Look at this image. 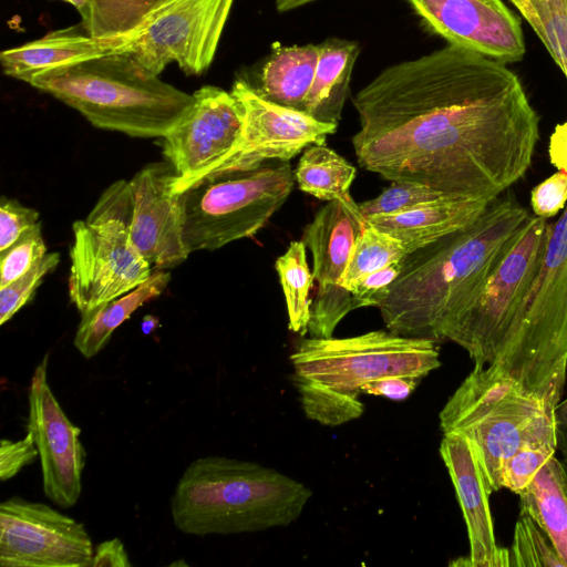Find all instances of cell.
Returning a JSON list of instances; mask_svg holds the SVG:
<instances>
[{"mask_svg":"<svg viewBox=\"0 0 567 567\" xmlns=\"http://www.w3.org/2000/svg\"><path fill=\"white\" fill-rule=\"evenodd\" d=\"M441 457L455 488L465 520L470 555L460 563L470 567H509V549L498 546L489 508L493 493L470 440L445 433Z\"/></svg>","mask_w":567,"mask_h":567,"instance_id":"18","label":"cell"},{"mask_svg":"<svg viewBox=\"0 0 567 567\" xmlns=\"http://www.w3.org/2000/svg\"><path fill=\"white\" fill-rule=\"evenodd\" d=\"M47 255V246L38 223L28 229L13 245L0 251V288L11 284Z\"/></svg>","mask_w":567,"mask_h":567,"instance_id":"34","label":"cell"},{"mask_svg":"<svg viewBox=\"0 0 567 567\" xmlns=\"http://www.w3.org/2000/svg\"><path fill=\"white\" fill-rule=\"evenodd\" d=\"M29 84L97 128L142 138L164 137L194 100L125 52L55 66L34 74Z\"/></svg>","mask_w":567,"mask_h":567,"instance_id":"4","label":"cell"},{"mask_svg":"<svg viewBox=\"0 0 567 567\" xmlns=\"http://www.w3.org/2000/svg\"><path fill=\"white\" fill-rule=\"evenodd\" d=\"M295 375L358 398L388 377L416 381L441 365L436 342L378 330L347 338H308L291 355Z\"/></svg>","mask_w":567,"mask_h":567,"instance_id":"9","label":"cell"},{"mask_svg":"<svg viewBox=\"0 0 567 567\" xmlns=\"http://www.w3.org/2000/svg\"><path fill=\"white\" fill-rule=\"evenodd\" d=\"M159 324V320L157 317L147 315L143 318L141 322V329L144 334L152 333Z\"/></svg>","mask_w":567,"mask_h":567,"instance_id":"45","label":"cell"},{"mask_svg":"<svg viewBox=\"0 0 567 567\" xmlns=\"http://www.w3.org/2000/svg\"><path fill=\"white\" fill-rule=\"evenodd\" d=\"M440 425L444 434L470 440L493 493L501 489L503 466L515 453L557 449L556 408L491 364L474 365L440 412Z\"/></svg>","mask_w":567,"mask_h":567,"instance_id":"5","label":"cell"},{"mask_svg":"<svg viewBox=\"0 0 567 567\" xmlns=\"http://www.w3.org/2000/svg\"><path fill=\"white\" fill-rule=\"evenodd\" d=\"M548 154L553 166L567 173V120L555 126L549 137Z\"/></svg>","mask_w":567,"mask_h":567,"instance_id":"42","label":"cell"},{"mask_svg":"<svg viewBox=\"0 0 567 567\" xmlns=\"http://www.w3.org/2000/svg\"><path fill=\"white\" fill-rule=\"evenodd\" d=\"M295 182L288 162L205 175L178 194L186 250H215L252 237L285 204Z\"/></svg>","mask_w":567,"mask_h":567,"instance_id":"7","label":"cell"},{"mask_svg":"<svg viewBox=\"0 0 567 567\" xmlns=\"http://www.w3.org/2000/svg\"><path fill=\"white\" fill-rule=\"evenodd\" d=\"M419 381L403 377H388L365 384L361 393L380 395L390 400L406 399L415 389Z\"/></svg>","mask_w":567,"mask_h":567,"instance_id":"40","label":"cell"},{"mask_svg":"<svg viewBox=\"0 0 567 567\" xmlns=\"http://www.w3.org/2000/svg\"><path fill=\"white\" fill-rule=\"evenodd\" d=\"M355 173V167L336 151L315 144L303 151L293 174L301 192L327 202L338 200L365 219L350 194Z\"/></svg>","mask_w":567,"mask_h":567,"instance_id":"26","label":"cell"},{"mask_svg":"<svg viewBox=\"0 0 567 567\" xmlns=\"http://www.w3.org/2000/svg\"><path fill=\"white\" fill-rule=\"evenodd\" d=\"M295 382L306 416L322 425L344 424L360 417L364 411V405L358 398L341 394L296 375Z\"/></svg>","mask_w":567,"mask_h":567,"instance_id":"31","label":"cell"},{"mask_svg":"<svg viewBox=\"0 0 567 567\" xmlns=\"http://www.w3.org/2000/svg\"><path fill=\"white\" fill-rule=\"evenodd\" d=\"M556 452L557 449L549 446H530L518 451L504 464L499 488L518 495Z\"/></svg>","mask_w":567,"mask_h":567,"instance_id":"36","label":"cell"},{"mask_svg":"<svg viewBox=\"0 0 567 567\" xmlns=\"http://www.w3.org/2000/svg\"><path fill=\"white\" fill-rule=\"evenodd\" d=\"M72 4L81 14L83 19L86 16L89 1L87 0H59Z\"/></svg>","mask_w":567,"mask_h":567,"instance_id":"46","label":"cell"},{"mask_svg":"<svg viewBox=\"0 0 567 567\" xmlns=\"http://www.w3.org/2000/svg\"><path fill=\"white\" fill-rule=\"evenodd\" d=\"M39 455L32 435L28 434L19 440H1L0 446V478L7 481L17 475L25 465L33 462Z\"/></svg>","mask_w":567,"mask_h":567,"instance_id":"39","label":"cell"},{"mask_svg":"<svg viewBox=\"0 0 567 567\" xmlns=\"http://www.w3.org/2000/svg\"><path fill=\"white\" fill-rule=\"evenodd\" d=\"M59 261V252H47L28 272L0 288V324L9 321L32 299L45 276L55 269Z\"/></svg>","mask_w":567,"mask_h":567,"instance_id":"35","label":"cell"},{"mask_svg":"<svg viewBox=\"0 0 567 567\" xmlns=\"http://www.w3.org/2000/svg\"><path fill=\"white\" fill-rule=\"evenodd\" d=\"M130 182H113L83 220L73 224L69 297L81 315L146 281L153 270L131 240Z\"/></svg>","mask_w":567,"mask_h":567,"instance_id":"8","label":"cell"},{"mask_svg":"<svg viewBox=\"0 0 567 567\" xmlns=\"http://www.w3.org/2000/svg\"><path fill=\"white\" fill-rule=\"evenodd\" d=\"M444 196L449 195L423 184L392 182V184L377 197L360 203L359 208L362 216L367 219L377 215L405 212L420 204Z\"/></svg>","mask_w":567,"mask_h":567,"instance_id":"33","label":"cell"},{"mask_svg":"<svg viewBox=\"0 0 567 567\" xmlns=\"http://www.w3.org/2000/svg\"><path fill=\"white\" fill-rule=\"evenodd\" d=\"M176 173L167 162L144 165L130 181L133 198L131 240L152 270H168L188 258L183 241L179 195L173 193Z\"/></svg>","mask_w":567,"mask_h":567,"instance_id":"17","label":"cell"},{"mask_svg":"<svg viewBox=\"0 0 567 567\" xmlns=\"http://www.w3.org/2000/svg\"><path fill=\"white\" fill-rule=\"evenodd\" d=\"M39 223V213L12 198L0 200V251L13 245L28 229Z\"/></svg>","mask_w":567,"mask_h":567,"instance_id":"37","label":"cell"},{"mask_svg":"<svg viewBox=\"0 0 567 567\" xmlns=\"http://www.w3.org/2000/svg\"><path fill=\"white\" fill-rule=\"evenodd\" d=\"M406 255L395 238L367 221L355 243L340 287L351 290L368 275L404 259Z\"/></svg>","mask_w":567,"mask_h":567,"instance_id":"30","label":"cell"},{"mask_svg":"<svg viewBox=\"0 0 567 567\" xmlns=\"http://www.w3.org/2000/svg\"><path fill=\"white\" fill-rule=\"evenodd\" d=\"M491 200L444 196L405 212L377 215L367 221L395 238L406 254L473 224Z\"/></svg>","mask_w":567,"mask_h":567,"instance_id":"19","label":"cell"},{"mask_svg":"<svg viewBox=\"0 0 567 567\" xmlns=\"http://www.w3.org/2000/svg\"><path fill=\"white\" fill-rule=\"evenodd\" d=\"M319 56L313 43L282 45L276 43L255 75L243 80L259 96L305 112Z\"/></svg>","mask_w":567,"mask_h":567,"instance_id":"22","label":"cell"},{"mask_svg":"<svg viewBox=\"0 0 567 567\" xmlns=\"http://www.w3.org/2000/svg\"><path fill=\"white\" fill-rule=\"evenodd\" d=\"M318 45V63L305 112L320 122L338 125L360 47L355 41L334 37Z\"/></svg>","mask_w":567,"mask_h":567,"instance_id":"23","label":"cell"},{"mask_svg":"<svg viewBox=\"0 0 567 567\" xmlns=\"http://www.w3.org/2000/svg\"><path fill=\"white\" fill-rule=\"evenodd\" d=\"M491 365L549 405L561 401L567 377V205L550 225L539 266Z\"/></svg>","mask_w":567,"mask_h":567,"instance_id":"6","label":"cell"},{"mask_svg":"<svg viewBox=\"0 0 567 567\" xmlns=\"http://www.w3.org/2000/svg\"><path fill=\"white\" fill-rule=\"evenodd\" d=\"M311 495L275 468L210 455L186 467L171 498V515L187 535L261 532L297 520Z\"/></svg>","mask_w":567,"mask_h":567,"instance_id":"3","label":"cell"},{"mask_svg":"<svg viewBox=\"0 0 567 567\" xmlns=\"http://www.w3.org/2000/svg\"><path fill=\"white\" fill-rule=\"evenodd\" d=\"M529 216L504 192L470 226L408 254L389 296L378 307L388 330L442 341Z\"/></svg>","mask_w":567,"mask_h":567,"instance_id":"2","label":"cell"},{"mask_svg":"<svg viewBox=\"0 0 567 567\" xmlns=\"http://www.w3.org/2000/svg\"><path fill=\"white\" fill-rule=\"evenodd\" d=\"M319 0H275V7L279 13L290 12L309 6Z\"/></svg>","mask_w":567,"mask_h":567,"instance_id":"44","label":"cell"},{"mask_svg":"<svg viewBox=\"0 0 567 567\" xmlns=\"http://www.w3.org/2000/svg\"><path fill=\"white\" fill-rule=\"evenodd\" d=\"M367 220L358 218L342 203L328 202L307 224L301 241L312 255L316 293L340 287L355 243Z\"/></svg>","mask_w":567,"mask_h":567,"instance_id":"21","label":"cell"},{"mask_svg":"<svg viewBox=\"0 0 567 567\" xmlns=\"http://www.w3.org/2000/svg\"><path fill=\"white\" fill-rule=\"evenodd\" d=\"M509 549V567H566L549 536L526 514L519 515Z\"/></svg>","mask_w":567,"mask_h":567,"instance_id":"32","label":"cell"},{"mask_svg":"<svg viewBox=\"0 0 567 567\" xmlns=\"http://www.w3.org/2000/svg\"><path fill=\"white\" fill-rule=\"evenodd\" d=\"M85 526L53 507L12 496L0 504L1 567H89Z\"/></svg>","mask_w":567,"mask_h":567,"instance_id":"13","label":"cell"},{"mask_svg":"<svg viewBox=\"0 0 567 567\" xmlns=\"http://www.w3.org/2000/svg\"><path fill=\"white\" fill-rule=\"evenodd\" d=\"M567 80V0H508Z\"/></svg>","mask_w":567,"mask_h":567,"instance_id":"28","label":"cell"},{"mask_svg":"<svg viewBox=\"0 0 567 567\" xmlns=\"http://www.w3.org/2000/svg\"><path fill=\"white\" fill-rule=\"evenodd\" d=\"M556 436L557 452L567 464V399L560 401L556 408Z\"/></svg>","mask_w":567,"mask_h":567,"instance_id":"43","label":"cell"},{"mask_svg":"<svg viewBox=\"0 0 567 567\" xmlns=\"http://www.w3.org/2000/svg\"><path fill=\"white\" fill-rule=\"evenodd\" d=\"M49 355L32 374L27 430L39 452L45 496L61 508L74 506L82 492L86 452L81 429L72 423L48 382Z\"/></svg>","mask_w":567,"mask_h":567,"instance_id":"15","label":"cell"},{"mask_svg":"<svg viewBox=\"0 0 567 567\" xmlns=\"http://www.w3.org/2000/svg\"><path fill=\"white\" fill-rule=\"evenodd\" d=\"M518 496L520 513L549 536L567 567V464L554 454Z\"/></svg>","mask_w":567,"mask_h":567,"instance_id":"24","label":"cell"},{"mask_svg":"<svg viewBox=\"0 0 567 567\" xmlns=\"http://www.w3.org/2000/svg\"><path fill=\"white\" fill-rule=\"evenodd\" d=\"M169 280L168 271L153 270L151 277L135 289L83 313L73 340L76 350L86 359L97 354L115 329L140 307L159 297Z\"/></svg>","mask_w":567,"mask_h":567,"instance_id":"25","label":"cell"},{"mask_svg":"<svg viewBox=\"0 0 567 567\" xmlns=\"http://www.w3.org/2000/svg\"><path fill=\"white\" fill-rule=\"evenodd\" d=\"M193 99L184 116L162 137L163 155L176 173L174 194L212 173L235 150L243 132V107L231 92L204 85Z\"/></svg>","mask_w":567,"mask_h":567,"instance_id":"12","label":"cell"},{"mask_svg":"<svg viewBox=\"0 0 567 567\" xmlns=\"http://www.w3.org/2000/svg\"><path fill=\"white\" fill-rule=\"evenodd\" d=\"M230 92L243 107V132L238 145L213 172H247L271 161L289 162L311 145L326 144L337 131V124L259 96L240 79Z\"/></svg>","mask_w":567,"mask_h":567,"instance_id":"14","label":"cell"},{"mask_svg":"<svg viewBox=\"0 0 567 567\" xmlns=\"http://www.w3.org/2000/svg\"><path fill=\"white\" fill-rule=\"evenodd\" d=\"M550 225L549 219L530 215L482 287L445 330L443 340L463 348L474 365L492 364L499 357L542 260Z\"/></svg>","mask_w":567,"mask_h":567,"instance_id":"10","label":"cell"},{"mask_svg":"<svg viewBox=\"0 0 567 567\" xmlns=\"http://www.w3.org/2000/svg\"><path fill=\"white\" fill-rule=\"evenodd\" d=\"M90 566L130 567L132 564L123 543L118 538H113L101 543L94 549Z\"/></svg>","mask_w":567,"mask_h":567,"instance_id":"41","label":"cell"},{"mask_svg":"<svg viewBox=\"0 0 567 567\" xmlns=\"http://www.w3.org/2000/svg\"><path fill=\"white\" fill-rule=\"evenodd\" d=\"M126 40L127 34L117 38L93 37L81 22L2 51L0 64L7 76L30 83L37 73L104 55L115 51Z\"/></svg>","mask_w":567,"mask_h":567,"instance_id":"20","label":"cell"},{"mask_svg":"<svg viewBox=\"0 0 567 567\" xmlns=\"http://www.w3.org/2000/svg\"><path fill=\"white\" fill-rule=\"evenodd\" d=\"M82 23L96 38H117L134 32L166 0H87Z\"/></svg>","mask_w":567,"mask_h":567,"instance_id":"29","label":"cell"},{"mask_svg":"<svg viewBox=\"0 0 567 567\" xmlns=\"http://www.w3.org/2000/svg\"><path fill=\"white\" fill-rule=\"evenodd\" d=\"M234 0H166L113 52L131 54L159 75L175 62L186 75L214 61Z\"/></svg>","mask_w":567,"mask_h":567,"instance_id":"11","label":"cell"},{"mask_svg":"<svg viewBox=\"0 0 567 567\" xmlns=\"http://www.w3.org/2000/svg\"><path fill=\"white\" fill-rule=\"evenodd\" d=\"M567 205V173L558 171L536 185L530 192V207L535 216L551 218Z\"/></svg>","mask_w":567,"mask_h":567,"instance_id":"38","label":"cell"},{"mask_svg":"<svg viewBox=\"0 0 567 567\" xmlns=\"http://www.w3.org/2000/svg\"><path fill=\"white\" fill-rule=\"evenodd\" d=\"M352 103L362 168L453 197L503 194L529 168L539 138L518 76L452 44L383 69Z\"/></svg>","mask_w":567,"mask_h":567,"instance_id":"1","label":"cell"},{"mask_svg":"<svg viewBox=\"0 0 567 567\" xmlns=\"http://www.w3.org/2000/svg\"><path fill=\"white\" fill-rule=\"evenodd\" d=\"M424 28L447 44L516 63L526 53L519 19L503 0H405Z\"/></svg>","mask_w":567,"mask_h":567,"instance_id":"16","label":"cell"},{"mask_svg":"<svg viewBox=\"0 0 567 567\" xmlns=\"http://www.w3.org/2000/svg\"><path fill=\"white\" fill-rule=\"evenodd\" d=\"M275 267L285 295L288 327L305 336L310 321L309 293L315 279L307 262L305 244L301 240L291 241L286 252L277 258Z\"/></svg>","mask_w":567,"mask_h":567,"instance_id":"27","label":"cell"}]
</instances>
